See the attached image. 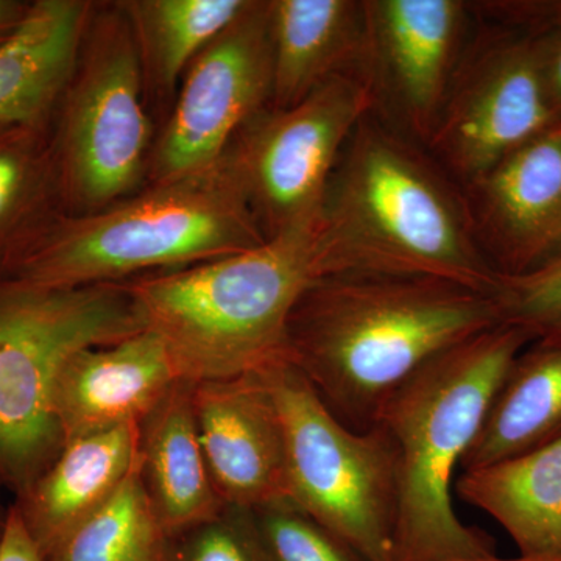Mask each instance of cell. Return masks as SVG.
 <instances>
[{
    "instance_id": "20",
    "label": "cell",
    "mask_w": 561,
    "mask_h": 561,
    "mask_svg": "<svg viewBox=\"0 0 561 561\" xmlns=\"http://www.w3.org/2000/svg\"><path fill=\"white\" fill-rule=\"evenodd\" d=\"M456 491L507 531L519 556L561 553V437L463 471Z\"/></svg>"
},
{
    "instance_id": "25",
    "label": "cell",
    "mask_w": 561,
    "mask_h": 561,
    "mask_svg": "<svg viewBox=\"0 0 561 561\" xmlns=\"http://www.w3.org/2000/svg\"><path fill=\"white\" fill-rule=\"evenodd\" d=\"M490 297L502 327L522 331L530 343H561V251L534 271L497 272Z\"/></svg>"
},
{
    "instance_id": "8",
    "label": "cell",
    "mask_w": 561,
    "mask_h": 561,
    "mask_svg": "<svg viewBox=\"0 0 561 561\" xmlns=\"http://www.w3.org/2000/svg\"><path fill=\"white\" fill-rule=\"evenodd\" d=\"M283 421L289 497L367 561H397V456L379 426L354 431L286 356L260 370Z\"/></svg>"
},
{
    "instance_id": "21",
    "label": "cell",
    "mask_w": 561,
    "mask_h": 561,
    "mask_svg": "<svg viewBox=\"0 0 561 561\" xmlns=\"http://www.w3.org/2000/svg\"><path fill=\"white\" fill-rule=\"evenodd\" d=\"M561 437V343H529L513 360L460 470L519 456Z\"/></svg>"
},
{
    "instance_id": "15",
    "label": "cell",
    "mask_w": 561,
    "mask_h": 561,
    "mask_svg": "<svg viewBox=\"0 0 561 561\" xmlns=\"http://www.w3.org/2000/svg\"><path fill=\"white\" fill-rule=\"evenodd\" d=\"M180 379L171 351L153 331L77 351L55 386L62 442L139 424Z\"/></svg>"
},
{
    "instance_id": "26",
    "label": "cell",
    "mask_w": 561,
    "mask_h": 561,
    "mask_svg": "<svg viewBox=\"0 0 561 561\" xmlns=\"http://www.w3.org/2000/svg\"><path fill=\"white\" fill-rule=\"evenodd\" d=\"M251 515L271 561H367L294 501L272 502Z\"/></svg>"
},
{
    "instance_id": "19",
    "label": "cell",
    "mask_w": 561,
    "mask_h": 561,
    "mask_svg": "<svg viewBox=\"0 0 561 561\" xmlns=\"http://www.w3.org/2000/svg\"><path fill=\"white\" fill-rule=\"evenodd\" d=\"M194 382L180 379L138 426V474L165 537L225 507L198 438Z\"/></svg>"
},
{
    "instance_id": "1",
    "label": "cell",
    "mask_w": 561,
    "mask_h": 561,
    "mask_svg": "<svg viewBox=\"0 0 561 561\" xmlns=\"http://www.w3.org/2000/svg\"><path fill=\"white\" fill-rule=\"evenodd\" d=\"M496 327L489 294L421 276L342 273L302 291L284 353L342 423L367 431L423 365Z\"/></svg>"
},
{
    "instance_id": "33",
    "label": "cell",
    "mask_w": 561,
    "mask_h": 561,
    "mask_svg": "<svg viewBox=\"0 0 561 561\" xmlns=\"http://www.w3.org/2000/svg\"><path fill=\"white\" fill-rule=\"evenodd\" d=\"M549 135H552L553 138H556L557 140H560V142H561V121L557 122V124L553 125L551 130H549Z\"/></svg>"
},
{
    "instance_id": "29",
    "label": "cell",
    "mask_w": 561,
    "mask_h": 561,
    "mask_svg": "<svg viewBox=\"0 0 561 561\" xmlns=\"http://www.w3.org/2000/svg\"><path fill=\"white\" fill-rule=\"evenodd\" d=\"M0 561H43L38 546L22 522L16 505L7 513L5 526L0 537Z\"/></svg>"
},
{
    "instance_id": "34",
    "label": "cell",
    "mask_w": 561,
    "mask_h": 561,
    "mask_svg": "<svg viewBox=\"0 0 561 561\" xmlns=\"http://www.w3.org/2000/svg\"><path fill=\"white\" fill-rule=\"evenodd\" d=\"M7 515H0V537H2L3 526H5Z\"/></svg>"
},
{
    "instance_id": "12",
    "label": "cell",
    "mask_w": 561,
    "mask_h": 561,
    "mask_svg": "<svg viewBox=\"0 0 561 561\" xmlns=\"http://www.w3.org/2000/svg\"><path fill=\"white\" fill-rule=\"evenodd\" d=\"M375 111L426 146L470 39V2L364 0Z\"/></svg>"
},
{
    "instance_id": "11",
    "label": "cell",
    "mask_w": 561,
    "mask_h": 561,
    "mask_svg": "<svg viewBox=\"0 0 561 561\" xmlns=\"http://www.w3.org/2000/svg\"><path fill=\"white\" fill-rule=\"evenodd\" d=\"M272 87L271 0H250L184 72L171 116L154 139L149 183L216 165L238 133L271 106Z\"/></svg>"
},
{
    "instance_id": "7",
    "label": "cell",
    "mask_w": 561,
    "mask_h": 561,
    "mask_svg": "<svg viewBox=\"0 0 561 561\" xmlns=\"http://www.w3.org/2000/svg\"><path fill=\"white\" fill-rule=\"evenodd\" d=\"M58 192L70 216L131 197L149 179L153 124L138 47L116 2L95 3L60 105Z\"/></svg>"
},
{
    "instance_id": "5",
    "label": "cell",
    "mask_w": 561,
    "mask_h": 561,
    "mask_svg": "<svg viewBox=\"0 0 561 561\" xmlns=\"http://www.w3.org/2000/svg\"><path fill=\"white\" fill-rule=\"evenodd\" d=\"M319 220L242 253L125 280L140 319L164 341L181 379L241 378L286 356L290 313L319 279Z\"/></svg>"
},
{
    "instance_id": "31",
    "label": "cell",
    "mask_w": 561,
    "mask_h": 561,
    "mask_svg": "<svg viewBox=\"0 0 561 561\" xmlns=\"http://www.w3.org/2000/svg\"><path fill=\"white\" fill-rule=\"evenodd\" d=\"M28 5L31 3L16 2V0H0V44L16 31L27 13Z\"/></svg>"
},
{
    "instance_id": "14",
    "label": "cell",
    "mask_w": 561,
    "mask_h": 561,
    "mask_svg": "<svg viewBox=\"0 0 561 561\" xmlns=\"http://www.w3.org/2000/svg\"><path fill=\"white\" fill-rule=\"evenodd\" d=\"M195 423L221 501L254 511L290 500L283 421L260 371L194 383Z\"/></svg>"
},
{
    "instance_id": "18",
    "label": "cell",
    "mask_w": 561,
    "mask_h": 561,
    "mask_svg": "<svg viewBox=\"0 0 561 561\" xmlns=\"http://www.w3.org/2000/svg\"><path fill=\"white\" fill-rule=\"evenodd\" d=\"M271 108H290L334 77L364 72V0H271Z\"/></svg>"
},
{
    "instance_id": "23",
    "label": "cell",
    "mask_w": 561,
    "mask_h": 561,
    "mask_svg": "<svg viewBox=\"0 0 561 561\" xmlns=\"http://www.w3.org/2000/svg\"><path fill=\"white\" fill-rule=\"evenodd\" d=\"M60 197L54 144L44 127H0V262L7 264L51 219Z\"/></svg>"
},
{
    "instance_id": "6",
    "label": "cell",
    "mask_w": 561,
    "mask_h": 561,
    "mask_svg": "<svg viewBox=\"0 0 561 561\" xmlns=\"http://www.w3.org/2000/svg\"><path fill=\"white\" fill-rule=\"evenodd\" d=\"M146 330L125 280L58 289L0 280V481L21 496L65 446L54 393L66 360Z\"/></svg>"
},
{
    "instance_id": "13",
    "label": "cell",
    "mask_w": 561,
    "mask_h": 561,
    "mask_svg": "<svg viewBox=\"0 0 561 561\" xmlns=\"http://www.w3.org/2000/svg\"><path fill=\"white\" fill-rule=\"evenodd\" d=\"M491 267L519 275L561 251V142L545 133L461 186Z\"/></svg>"
},
{
    "instance_id": "22",
    "label": "cell",
    "mask_w": 561,
    "mask_h": 561,
    "mask_svg": "<svg viewBox=\"0 0 561 561\" xmlns=\"http://www.w3.org/2000/svg\"><path fill=\"white\" fill-rule=\"evenodd\" d=\"M250 0H121L138 47L146 94L176 95L198 54L249 5Z\"/></svg>"
},
{
    "instance_id": "2",
    "label": "cell",
    "mask_w": 561,
    "mask_h": 561,
    "mask_svg": "<svg viewBox=\"0 0 561 561\" xmlns=\"http://www.w3.org/2000/svg\"><path fill=\"white\" fill-rule=\"evenodd\" d=\"M316 267L319 278L421 276L489 295L497 273L476 242L461 190L375 110L350 136L328 183Z\"/></svg>"
},
{
    "instance_id": "30",
    "label": "cell",
    "mask_w": 561,
    "mask_h": 561,
    "mask_svg": "<svg viewBox=\"0 0 561 561\" xmlns=\"http://www.w3.org/2000/svg\"><path fill=\"white\" fill-rule=\"evenodd\" d=\"M545 73L549 103L559 122L561 121V32L549 39Z\"/></svg>"
},
{
    "instance_id": "24",
    "label": "cell",
    "mask_w": 561,
    "mask_h": 561,
    "mask_svg": "<svg viewBox=\"0 0 561 561\" xmlns=\"http://www.w3.org/2000/svg\"><path fill=\"white\" fill-rule=\"evenodd\" d=\"M43 561H165V534L140 485L138 465L113 500Z\"/></svg>"
},
{
    "instance_id": "4",
    "label": "cell",
    "mask_w": 561,
    "mask_h": 561,
    "mask_svg": "<svg viewBox=\"0 0 561 561\" xmlns=\"http://www.w3.org/2000/svg\"><path fill=\"white\" fill-rule=\"evenodd\" d=\"M265 241L225 153L95 213L51 217L7 264L11 279L58 289L191 267Z\"/></svg>"
},
{
    "instance_id": "32",
    "label": "cell",
    "mask_w": 561,
    "mask_h": 561,
    "mask_svg": "<svg viewBox=\"0 0 561 561\" xmlns=\"http://www.w3.org/2000/svg\"><path fill=\"white\" fill-rule=\"evenodd\" d=\"M454 561H561V553H557V556H518L515 559H501L496 553H493V556L478 557V559Z\"/></svg>"
},
{
    "instance_id": "10",
    "label": "cell",
    "mask_w": 561,
    "mask_h": 561,
    "mask_svg": "<svg viewBox=\"0 0 561 561\" xmlns=\"http://www.w3.org/2000/svg\"><path fill=\"white\" fill-rule=\"evenodd\" d=\"M476 21L478 35L468 39L426 144L461 186L557 124L545 73L552 35Z\"/></svg>"
},
{
    "instance_id": "27",
    "label": "cell",
    "mask_w": 561,
    "mask_h": 561,
    "mask_svg": "<svg viewBox=\"0 0 561 561\" xmlns=\"http://www.w3.org/2000/svg\"><path fill=\"white\" fill-rule=\"evenodd\" d=\"M165 561H271L251 511L225 505L213 518L165 537Z\"/></svg>"
},
{
    "instance_id": "9",
    "label": "cell",
    "mask_w": 561,
    "mask_h": 561,
    "mask_svg": "<svg viewBox=\"0 0 561 561\" xmlns=\"http://www.w3.org/2000/svg\"><path fill=\"white\" fill-rule=\"evenodd\" d=\"M375 110L365 72L343 73L286 110L265 108L227 150L265 239L317 219L343 147Z\"/></svg>"
},
{
    "instance_id": "28",
    "label": "cell",
    "mask_w": 561,
    "mask_h": 561,
    "mask_svg": "<svg viewBox=\"0 0 561 561\" xmlns=\"http://www.w3.org/2000/svg\"><path fill=\"white\" fill-rule=\"evenodd\" d=\"M476 20L535 36L561 32V0H500L470 2Z\"/></svg>"
},
{
    "instance_id": "3",
    "label": "cell",
    "mask_w": 561,
    "mask_h": 561,
    "mask_svg": "<svg viewBox=\"0 0 561 561\" xmlns=\"http://www.w3.org/2000/svg\"><path fill=\"white\" fill-rule=\"evenodd\" d=\"M530 341L491 328L427 362L390 394L375 426L397 456V561L493 556L494 540L454 511V472L470 451L502 379Z\"/></svg>"
},
{
    "instance_id": "16",
    "label": "cell",
    "mask_w": 561,
    "mask_h": 561,
    "mask_svg": "<svg viewBox=\"0 0 561 561\" xmlns=\"http://www.w3.org/2000/svg\"><path fill=\"white\" fill-rule=\"evenodd\" d=\"M138 426L125 424L65 443L21 494L14 505L41 556L105 507L127 482L138 456Z\"/></svg>"
},
{
    "instance_id": "17",
    "label": "cell",
    "mask_w": 561,
    "mask_h": 561,
    "mask_svg": "<svg viewBox=\"0 0 561 561\" xmlns=\"http://www.w3.org/2000/svg\"><path fill=\"white\" fill-rule=\"evenodd\" d=\"M95 3L38 0L0 44V127H44L60 105Z\"/></svg>"
}]
</instances>
